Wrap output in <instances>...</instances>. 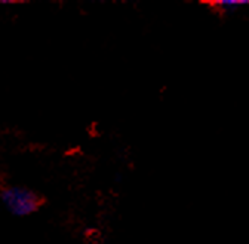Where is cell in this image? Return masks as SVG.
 <instances>
[{"mask_svg": "<svg viewBox=\"0 0 249 244\" xmlns=\"http://www.w3.org/2000/svg\"><path fill=\"white\" fill-rule=\"evenodd\" d=\"M2 200L6 204V207L17 216H27L35 213L42 200L39 195L31 192L25 188H18V186H11L2 191Z\"/></svg>", "mask_w": 249, "mask_h": 244, "instance_id": "6da1fadb", "label": "cell"}, {"mask_svg": "<svg viewBox=\"0 0 249 244\" xmlns=\"http://www.w3.org/2000/svg\"><path fill=\"white\" fill-rule=\"evenodd\" d=\"M212 5L224 12H233L243 6H249V0H216Z\"/></svg>", "mask_w": 249, "mask_h": 244, "instance_id": "7a4b0ae2", "label": "cell"}]
</instances>
